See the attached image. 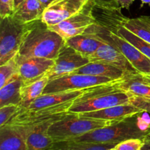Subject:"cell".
I'll list each match as a JSON object with an SVG mask.
<instances>
[{
  "mask_svg": "<svg viewBox=\"0 0 150 150\" xmlns=\"http://www.w3.org/2000/svg\"><path fill=\"white\" fill-rule=\"evenodd\" d=\"M122 24L139 37L150 43V17L142 16L135 18H127L124 17Z\"/></svg>",
  "mask_w": 150,
  "mask_h": 150,
  "instance_id": "24",
  "label": "cell"
},
{
  "mask_svg": "<svg viewBox=\"0 0 150 150\" xmlns=\"http://www.w3.org/2000/svg\"><path fill=\"white\" fill-rule=\"evenodd\" d=\"M29 130L20 126L5 125L0 127V150H27Z\"/></svg>",
  "mask_w": 150,
  "mask_h": 150,
  "instance_id": "15",
  "label": "cell"
},
{
  "mask_svg": "<svg viewBox=\"0 0 150 150\" xmlns=\"http://www.w3.org/2000/svg\"><path fill=\"white\" fill-rule=\"evenodd\" d=\"M45 7L39 0H23L12 16L23 23L40 20Z\"/></svg>",
  "mask_w": 150,
  "mask_h": 150,
  "instance_id": "21",
  "label": "cell"
},
{
  "mask_svg": "<svg viewBox=\"0 0 150 150\" xmlns=\"http://www.w3.org/2000/svg\"><path fill=\"white\" fill-rule=\"evenodd\" d=\"M73 102V100L69 101L40 109H19L6 125L30 128L48 122H56L69 113Z\"/></svg>",
  "mask_w": 150,
  "mask_h": 150,
  "instance_id": "7",
  "label": "cell"
},
{
  "mask_svg": "<svg viewBox=\"0 0 150 150\" xmlns=\"http://www.w3.org/2000/svg\"><path fill=\"white\" fill-rule=\"evenodd\" d=\"M116 82L86 89L83 95L73 100L69 113L79 114L130 103L133 95L117 88Z\"/></svg>",
  "mask_w": 150,
  "mask_h": 150,
  "instance_id": "3",
  "label": "cell"
},
{
  "mask_svg": "<svg viewBox=\"0 0 150 150\" xmlns=\"http://www.w3.org/2000/svg\"><path fill=\"white\" fill-rule=\"evenodd\" d=\"M95 5L104 7H113L117 8L120 7L117 3V0H92Z\"/></svg>",
  "mask_w": 150,
  "mask_h": 150,
  "instance_id": "31",
  "label": "cell"
},
{
  "mask_svg": "<svg viewBox=\"0 0 150 150\" xmlns=\"http://www.w3.org/2000/svg\"><path fill=\"white\" fill-rule=\"evenodd\" d=\"M130 103L134 105L144 112L148 113L150 115V98H143L133 96Z\"/></svg>",
  "mask_w": 150,
  "mask_h": 150,
  "instance_id": "30",
  "label": "cell"
},
{
  "mask_svg": "<svg viewBox=\"0 0 150 150\" xmlns=\"http://www.w3.org/2000/svg\"><path fill=\"white\" fill-rule=\"evenodd\" d=\"M108 150H118L117 149V148L115 147V146H114V147H112V148H111V149H108Z\"/></svg>",
  "mask_w": 150,
  "mask_h": 150,
  "instance_id": "39",
  "label": "cell"
},
{
  "mask_svg": "<svg viewBox=\"0 0 150 150\" xmlns=\"http://www.w3.org/2000/svg\"><path fill=\"white\" fill-rule=\"evenodd\" d=\"M39 1H40L42 4H43L44 7H46L47 6L49 5V4H51L53 1H54V0H39Z\"/></svg>",
  "mask_w": 150,
  "mask_h": 150,
  "instance_id": "34",
  "label": "cell"
},
{
  "mask_svg": "<svg viewBox=\"0 0 150 150\" xmlns=\"http://www.w3.org/2000/svg\"><path fill=\"white\" fill-rule=\"evenodd\" d=\"M147 114L142 112L70 141L80 143L118 144L130 139H144L150 126V117Z\"/></svg>",
  "mask_w": 150,
  "mask_h": 150,
  "instance_id": "2",
  "label": "cell"
},
{
  "mask_svg": "<svg viewBox=\"0 0 150 150\" xmlns=\"http://www.w3.org/2000/svg\"><path fill=\"white\" fill-rule=\"evenodd\" d=\"M135 0H117L119 6H120L121 8L127 9V10L130 8V5L133 4V2Z\"/></svg>",
  "mask_w": 150,
  "mask_h": 150,
  "instance_id": "32",
  "label": "cell"
},
{
  "mask_svg": "<svg viewBox=\"0 0 150 150\" xmlns=\"http://www.w3.org/2000/svg\"><path fill=\"white\" fill-rule=\"evenodd\" d=\"M85 32L92 34L103 42L117 48L125 56L139 73L142 74L150 73V59L128 41L115 33L108 26L96 21Z\"/></svg>",
  "mask_w": 150,
  "mask_h": 150,
  "instance_id": "5",
  "label": "cell"
},
{
  "mask_svg": "<svg viewBox=\"0 0 150 150\" xmlns=\"http://www.w3.org/2000/svg\"><path fill=\"white\" fill-rule=\"evenodd\" d=\"M49 81V77L48 74H46L35 81L31 82L27 84H23L21 89V103L19 105V109L28 108L32 102L41 96Z\"/></svg>",
  "mask_w": 150,
  "mask_h": 150,
  "instance_id": "22",
  "label": "cell"
},
{
  "mask_svg": "<svg viewBox=\"0 0 150 150\" xmlns=\"http://www.w3.org/2000/svg\"><path fill=\"white\" fill-rule=\"evenodd\" d=\"M89 1L54 0L45 8L41 20L48 26H54L81 10Z\"/></svg>",
  "mask_w": 150,
  "mask_h": 150,
  "instance_id": "11",
  "label": "cell"
},
{
  "mask_svg": "<svg viewBox=\"0 0 150 150\" xmlns=\"http://www.w3.org/2000/svg\"><path fill=\"white\" fill-rule=\"evenodd\" d=\"M116 86L133 96L150 98V82L144 75L141 73L127 75L122 79L117 81Z\"/></svg>",
  "mask_w": 150,
  "mask_h": 150,
  "instance_id": "16",
  "label": "cell"
},
{
  "mask_svg": "<svg viewBox=\"0 0 150 150\" xmlns=\"http://www.w3.org/2000/svg\"><path fill=\"white\" fill-rule=\"evenodd\" d=\"M144 142L142 139H130L120 142L115 146L118 150H142Z\"/></svg>",
  "mask_w": 150,
  "mask_h": 150,
  "instance_id": "27",
  "label": "cell"
},
{
  "mask_svg": "<svg viewBox=\"0 0 150 150\" xmlns=\"http://www.w3.org/2000/svg\"><path fill=\"white\" fill-rule=\"evenodd\" d=\"M23 81L19 76L0 88V108L8 105H20L21 103V89Z\"/></svg>",
  "mask_w": 150,
  "mask_h": 150,
  "instance_id": "23",
  "label": "cell"
},
{
  "mask_svg": "<svg viewBox=\"0 0 150 150\" xmlns=\"http://www.w3.org/2000/svg\"><path fill=\"white\" fill-rule=\"evenodd\" d=\"M94 4L92 0H89L81 10L60 23L49 26V28L65 40L83 34L92 25L96 23L93 14Z\"/></svg>",
  "mask_w": 150,
  "mask_h": 150,
  "instance_id": "9",
  "label": "cell"
},
{
  "mask_svg": "<svg viewBox=\"0 0 150 150\" xmlns=\"http://www.w3.org/2000/svg\"><path fill=\"white\" fill-rule=\"evenodd\" d=\"M89 59L90 62H98L111 64L123 70L127 75L139 73L121 51L112 45L105 42H103L96 52L91 55Z\"/></svg>",
  "mask_w": 150,
  "mask_h": 150,
  "instance_id": "12",
  "label": "cell"
},
{
  "mask_svg": "<svg viewBox=\"0 0 150 150\" xmlns=\"http://www.w3.org/2000/svg\"><path fill=\"white\" fill-rule=\"evenodd\" d=\"M86 89L42 95L39 98H37L34 102H32L28 108H24V109H40V108L54 106V105H59V104L69 102V101L74 100L76 98L83 95Z\"/></svg>",
  "mask_w": 150,
  "mask_h": 150,
  "instance_id": "18",
  "label": "cell"
},
{
  "mask_svg": "<svg viewBox=\"0 0 150 150\" xmlns=\"http://www.w3.org/2000/svg\"><path fill=\"white\" fill-rule=\"evenodd\" d=\"M114 81H115L102 76L70 73L50 80L45 86L42 95L85 89Z\"/></svg>",
  "mask_w": 150,
  "mask_h": 150,
  "instance_id": "8",
  "label": "cell"
},
{
  "mask_svg": "<svg viewBox=\"0 0 150 150\" xmlns=\"http://www.w3.org/2000/svg\"><path fill=\"white\" fill-rule=\"evenodd\" d=\"M142 112L144 111L133 104L128 103L114 105L99 111L79 114V115L85 118L98 119V120H108L113 122H118Z\"/></svg>",
  "mask_w": 150,
  "mask_h": 150,
  "instance_id": "14",
  "label": "cell"
},
{
  "mask_svg": "<svg viewBox=\"0 0 150 150\" xmlns=\"http://www.w3.org/2000/svg\"><path fill=\"white\" fill-rule=\"evenodd\" d=\"M142 1V5H141V7H143L144 4H148V5L150 6V0H141Z\"/></svg>",
  "mask_w": 150,
  "mask_h": 150,
  "instance_id": "36",
  "label": "cell"
},
{
  "mask_svg": "<svg viewBox=\"0 0 150 150\" xmlns=\"http://www.w3.org/2000/svg\"><path fill=\"white\" fill-rule=\"evenodd\" d=\"M117 144H90L74 142L71 141L55 142L49 150H108Z\"/></svg>",
  "mask_w": 150,
  "mask_h": 150,
  "instance_id": "25",
  "label": "cell"
},
{
  "mask_svg": "<svg viewBox=\"0 0 150 150\" xmlns=\"http://www.w3.org/2000/svg\"><path fill=\"white\" fill-rule=\"evenodd\" d=\"M55 59L41 57H32L18 63L19 77L23 84H27L41 79L51 70Z\"/></svg>",
  "mask_w": 150,
  "mask_h": 150,
  "instance_id": "13",
  "label": "cell"
},
{
  "mask_svg": "<svg viewBox=\"0 0 150 150\" xmlns=\"http://www.w3.org/2000/svg\"><path fill=\"white\" fill-rule=\"evenodd\" d=\"M18 110V105H8L0 108V127L7 124Z\"/></svg>",
  "mask_w": 150,
  "mask_h": 150,
  "instance_id": "28",
  "label": "cell"
},
{
  "mask_svg": "<svg viewBox=\"0 0 150 150\" xmlns=\"http://www.w3.org/2000/svg\"><path fill=\"white\" fill-rule=\"evenodd\" d=\"M89 62L90 60L88 57L79 54L65 43L55 59L54 65L47 74L50 80H53L73 73Z\"/></svg>",
  "mask_w": 150,
  "mask_h": 150,
  "instance_id": "10",
  "label": "cell"
},
{
  "mask_svg": "<svg viewBox=\"0 0 150 150\" xmlns=\"http://www.w3.org/2000/svg\"><path fill=\"white\" fill-rule=\"evenodd\" d=\"M72 73L102 76L111 79L113 81L120 80L127 75L125 72L114 66L98 62H90Z\"/></svg>",
  "mask_w": 150,
  "mask_h": 150,
  "instance_id": "20",
  "label": "cell"
},
{
  "mask_svg": "<svg viewBox=\"0 0 150 150\" xmlns=\"http://www.w3.org/2000/svg\"><path fill=\"white\" fill-rule=\"evenodd\" d=\"M144 143H148V142H150V126L148 129L147 132H146V135H145L144 138Z\"/></svg>",
  "mask_w": 150,
  "mask_h": 150,
  "instance_id": "33",
  "label": "cell"
},
{
  "mask_svg": "<svg viewBox=\"0 0 150 150\" xmlns=\"http://www.w3.org/2000/svg\"><path fill=\"white\" fill-rule=\"evenodd\" d=\"M114 123L116 122L108 120L85 118L77 114L67 113L50 125L48 133L54 142H65Z\"/></svg>",
  "mask_w": 150,
  "mask_h": 150,
  "instance_id": "4",
  "label": "cell"
},
{
  "mask_svg": "<svg viewBox=\"0 0 150 150\" xmlns=\"http://www.w3.org/2000/svg\"><path fill=\"white\" fill-rule=\"evenodd\" d=\"M23 1V0H15V10H16V7H17Z\"/></svg>",
  "mask_w": 150,
  "mask_h": 150,
  "instance_id": "37",
  "label": "cell"
},
{
  "mask_svg": "<svg viewBox=\"0 0 150 150\" xmlns=\"http://www.w3.org/2000/svg\"><path fill=\"white\" fill-rule=\"evenodd\" d=\"M142 150H150V142L148 143H144L143 148Z\"/></svg>",
  "mask_w": 150,
  "mask_h": 150,
  "instance_id": "35",
  "label": "cell"
},
{
  "mask_svg": "<svg viewBox=\"0 0 150 150\" xmlns=\"http://www.w3.org/2000/svg\"><path fill=\"white\" fill-rule=\"evenodd\" d=\"M18 75V64L16 57L0 65V88Z\"/></svg>",
  "mask_w": 150,
  "mask_h": 150,
  "instance_id": "26",
  "label": "cell"
},
{
  "mask_svg": "<svg viewBox=\"0 0 150 150\" xmlns=\"http://www.w3.org/2000/svg\"><path fill=\"white\" fill-rule=\"evenodd\" d=\"M66 43L57 32L50 29L41 19L27 24L20 48L16 56L17 63L32 57L56 59Z\"/></svg>",
  "mask_w": 150,
  "mask_h": 150,
  "instance_id": "1",
  "label": "cell"
},
{
  "mask_svg": "<svg viewBox=\"0 0 150 150\" xmlns=\"http://www.w3.org/2000/svg\"><path fill=\"white\" fill-rule=\"evenodd\" d=\"M103 43L98 37L87 32L66 39V45L88 58L95 54Z\"/></svg>",
  "mask_w": 150,
  "mask_h": 150,
  "instance_id": "19",
  "label": "cell"
},
{
  "mask_svg": "<svg viewBox=\"0 0 150 150\" xmlns=\"http://www.w3.org/2000/svg\"><path fill=\"white\" fill-rule=\"evenodd\" d=\"M54 122H48L29 129L26 136L27 150H49L53 147L54 141L48 135V130Z\"/></svg>",
  "mask_w": 150,
  "mask_h": 150,
  "instance_id": "17",
  "label": "cell"
},
{
  "mask_svg": "<svg viewBox=\"0 0 150 150\" xmlns=\"http://www.w3.org/2000/svg\"><path fill=\"white\" fill-rule=\"evenodd\" d=\"M144 75L145 77L146 78V79H147V80L150 82V73H148V74H144Z\"/></svg>",
  "mask_w": 150,
  "mask_h": 150,
  "instance_id": "38",
  "label": "cell"
},
{
  "mask_svg": "<svg viewBox=\"0 0 150 150\" xmlns=\"http://www.w3.org/2000/svg\"><path fill=\"white\" fill-rule=\"evenodd\" d=\"M27 24L13 16L0 19V65L17 55Z\"/></svg>",
  "mask_w": 150,
  "mask_h": 150,
  "instance_id": "6",
  "label": "cell"
},
{
  "mask_svg": "<svg viewBox=\"0 0 150 150\" xmlns=\"http://www.w3.org/2000/svg\"><path fill=\"white\" fill-rule=\"evenodd\" d=\"M15 12V0H0V19L12 16Z\"/></svg>",
  "mask_w": 150,
  "mask_h": 150,
  "instance_id": "29",
  "label": "cell"
}]
</instances>
